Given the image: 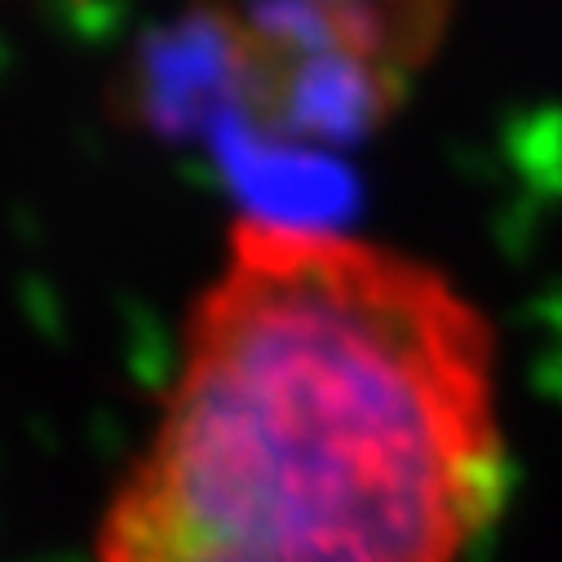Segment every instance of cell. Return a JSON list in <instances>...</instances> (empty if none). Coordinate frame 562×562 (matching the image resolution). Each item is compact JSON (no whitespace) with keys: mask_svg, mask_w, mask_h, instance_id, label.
<instances>
[{"mask_svg":"<svg viewBox=\"0 0 562 562\" xmlns=\"http://www.w3.org/2000/svg\"><path fill=\"white\" fill-rule=\"evenodd\" d=\"M372 67L412 80L443 41L448 0H274Z\"/></svg>","mask_w":562,"mask_h":562,"instance_id":"cell-2","label":"cell"},{"mask_svg":"<svg viewBox=\"0 0 562 562\" xmlns=\"http://www.w3.org/2000/svg\"><path fill=\"white\" fill-rule=\"evenodd\" d=\"M505 487L483 311L407 252L248 213L93 562H461Z\"/></svg>","mask_w":562,"mask_h":562,"instance_id":"cell-1","label":"cell"}]
</instances>
